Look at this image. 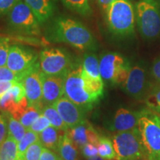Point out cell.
<instances>
[{
	"mask_svg": "<svg viewBox=\"0 0 160 160\" xmlns=\"http://www.w3.org/2000/svg\"><path fill=\"white\" fill-rule=\"evenodd\" d=\"M46 39L52 42L65 43L81 51H94L97 43L86 26L72 18L59 16L51 21Z\"/></svg>",
	"mask_w": 160,
	"mask_h": 160,
	"instance_id": "cell-1",
	"label": "cell"
},
{
	"mask_svg": "<svg viewBox=\"0 0 160 160\" xmlns=\"http://www.w3.org/2000/svg\"><path fill=\"white\" fill-rule=\"evenodd\" d=\"M105 13L108 27L113 34L128 37L133 33L136 14L130 0H113Z\"/></svg>",
	"mask_w": 160,
	"mask_h": 160,
	"instance_id": "cell-2",
	"label": "cell"
},
{
	"mask_svg": "<svg viewBox=\"0 0 160 160\" xmlns=\"http://www.w3.org/2000/svg\"><path fill=\"white\" fill-rule=\"evenodd\" d=\"M148 160H160V117L150 109L140 111L138 124Z\"/></svg>",
	"mask_w": 160,
	"mask_h": 160,
	"instance_id": "cell-3",
	"label": "cell"
},
{
	"mask_svg": "<svg viewBox=\"0 0 160 160\" xmlns=\"http://www.w3.org/2000/svg\"><path fill=\"white\" fill-rule=\"evenodd\" d=\"M64 95L85 111L91 109L98 102L87 88L82 75V62L73 65L66 74Z\"/></svg>",
	"mask_w": 160,
	"mask_h": 160,
	"instance_id": "cell-4",
	"label": "cell"
},
{
	"mask_svg": "<svg viewBox=\"0 0 160 160\" xmlns=\"http://www.w3.org/2000/svg\"><path fill=\"white\" fill-rule=\"evenodd\" d=\"M116 152L115 160L147 159L139 128L117 132L112 138Z\"/></svg>",
	"mask_w": 160,
	"mask_h": 160,
	"instance_id": "cell-5",
	"label": "cell"
},
{
	"mask_svg": "<svg viewBox=\"0 0 160 160\" xmlns=\"http://www.w3.org/2000/svg\"><path fill=\"white\" fill-rule=\"evenodd\" d=\"M136 19L140 34L146 39L160 35V7L155 0H142L136 5Z\"/></svg>",
	"mask_w": 160,
	"mask_h": 160,
	"instance_id": "cell-6",
	"label": "cell"
},
{
	"mask_svg": "<svg viewBox=\"0 0 160 160\" xmlns=\"http://www.w3.org/2000/svg\"><path fill=\"white\" fill-rule=\"evenodd\" d=\"M8 25L17 33L31 36L40 34L39 20L24 0H18L8 13Z\"/></svg>",
	"mask_w": 160,
	"mask_h": 160,
	"instance_id": "cell-7",
	"label": "cell"
},
{
	"mask_svg": "<svg viewBox=\"0 0 160 160\" xmlns=\"http://www.w3.org/2000/svg\"><path fill=\"white\" fill-rule=\"evenodd\" d=\"M74 64L67 51L57 48H47L39 53L40 70L46 75L66 74Z\"/></svg>",
	"mask_w": 160,
	"mask_h": 160,
	"instance_id": "cell-8",
	"label": "cell"
},
{
	"mask_svg": "<svg viewBox=\"0 0 160 160\" xmlns=\"http://www.w3.org/2000/svg\"><path fill=\"white\" fill-rule=\"evenodd\" d=\"M129 64L122 56L115 52L104 53L99 59V71L102 79L118 84L128 74Z\"/></svg>",
	"mask_w": 160,
	"mask_h": 160,
	"instance_id": "cell-9",
	"label": "cell"
},
{
	"mask_svg": "<svg viewBox=\"0 0 160 160\" xmlns=\"http://www.w3.org/2000/svg\"><path fill=\"white\" fill-rule=\"evenodd\" d=\"M36 52L25 46L11 45L6 66L17 73H25L39 62Z\"/></svg>",
	"mask_w": 160,
	"mask_h": 160,
	"instance_id": "cell-10",
	"label": "cell"
},
{
	"mask_svg": "<svg viewBox=\"0 0 160 160\" xmlns=\"http://www.w3.org/2000/svg\"><path fill=\"white\" fill-rule=\"evenodd\" d=\"M40 73L41 70L39 62L22 81L25 88L26 98L28 101L29 106H44L42 103V82Z\"/></svg>",
	"mask_w": 160,
	"mask_h": 160,
	"instance_id": "cell-11",
	"label": "cell"
},
{
	"mask_svg": "<svg viewBox=\"0 0 160 160\" xmlns=\"http://www.w3.org/2000/svg\"><path fill=\"white\" fill-rule=\"evenodd\" d=\"M67 74V73H66ZM66 74L46 75L41 71L42 82V103L45 105H53L58 99L65 94V80Z\"/></svg>",
	"mask_w": 160,
	"mask_h": 160,
	"instance_id": "cell-12",
	"label": "cell"
},
{
	"mask_svg": "<svg viewBox=\"0 0 160 160\" xmlns=\"http://www.w3.org/2000/svg\"><path fill=\"white\" fill-rule=\"evenodd\" d=\"M57 110L68 128H72L85 121V111L65 95L53 105Z\"/></svg>",
	"mask_w": 160,
	"mask_h": 160,
	"instance_id": "cell-13",
	"label": "cell"
},
{
	"mask_svg": "<svg viewBox=\"0 0 160 160\" xmlns=\"http://www.w3.org/2000/svg\"><path fill=\"white\" fill-rule=\"evenodd\" d=\"M123 89L131 97L139 99L143 96L145 88V72L142 68L135 65L130 68L128 76L122 85Z\"/></svg>",
	"mask_w": 160,
	"mask_h": 160,
	"instance_id": "cell-14",
	"label": "cell"
},
{
	"mask_svg": "<svg viewBox=\"0 0 160 160\" xmlns=\"http://www.w3.org/2000/svg\"><path fill=\"white\" fill-rule=\"evenodd\" d=\"M140 111H133L121 108L115 113L112 129L117 132L127 131L138 127Z\"/></svg>",
	"mask_w": 160,
	"mask_h": 160,
	"instance_id": "cell-15",
	"label": "cell"
},
{
	"mask_svg": "<svg viewBox=\"0 0 160 160\" xmlns=\"http://www.w3.org/2000/svg\"><path fill=\"white\" fill-rule=\"evenodd\" d=\"M25 97V90L22 83L17 82L0 96V110L4 113H11L17 104Z\"/></svg>",
	"mask_w": 160,
	"mask_h": 160,
	"instance_id": "cell-16",
	"label": "cell"
},
{
	"mask_svg": "<svg viewBox=\"0 0 160 160\" xmlns=\"http://www.w3.org/2000/svg\"><path fill=\"white\" fill-rule=\"evenodd\" d=\"M31 8L40 24L49 21L57 8V0H24Z\"/></svg>",
	"mask_w": 160,
	"mask_h": 160,
	"instance_id": "cell-17",
	"label": "cell"
},
{
	"mask_svg": "<svg viewBox=\"0 0 160 160\" xmlns=\"http://www.w3.org/2000/svg\"><path fill=\"white\" fill-rule=\"evenodd\" d=\"M79 148L70 137L68 133L65 131L59 137L57 153L64 160H79Z\"/></svg>",
	"mask_w": 160,
	"mask_h": 160,
	"instance_id": "cell-18",
	"label": "cell"
},
{
	"mask_svg": "<svg viewBox=\"0 0 160 160\" xmlns=\"http://www.w3.org/2000/svg\"><path fill=\"white\" fill-rule=\"evenodd\" d=\"M91 124L87 120L75 126V127L68 130V133L73 142L79 150L84 145L88 143V130Z\"/></svg>",
	"mask_w": 160,
	"mask_h": 160,
	"instance_id": "cell-19",
	"label": "cell"
},
{
	"mask_svg": "<svg viewBox=\"0 0 160 160\" xmlns=\"http://www.w3.org/2000/svg\"><path fill=\"white\" fill-rule=\"evenodd\" d=\"M82 65L83 71L89 77L97 80H103L100 75L99 61L95 53H85L83 57Z\"/></svg>",
	"mask_w": 160,
	"mask_h": 160,
	"instance_id": "cell-20",
	"label": "cell"
},
{
	"mask_svg": "<svg viewBox=\"0 0 160 160\" xmlns=\"http://www.w3.org/2000/svg\"><path fill=\"white\" fill-rule=\"evenodd\" d=\"M39 141L45 148L57 152L59 141V133L58 129L51 125L39 134Z\"/></svg>",
	"mask_w": 160,
	"mask_h": 160,
	"instance_id": "cell-21",
	"label": "cell"
},
{
	"mask_svg": "<svg viewBox=\"0 0 160 160\" xmlns=\"http://www.w3.org/2000/svg\"><path fill=\"white\" fill-rule=\"evenodd\" d=\"M18 142L8 135L0 145V160H17Z\"/></svg>",
	"mask_w": 160,
	"mask_h": 160,
	"instance_id": "cell-22",
	"label": "cell"
},
{
	"mask_svg": "<svg viewBox=\"0 0 160 160\" xmlns=\"http://www.w3.org/2000/svg\"><path fill=\"white\" fill-rule=\"evenodd\" d=\"M42 114L48 119L53 127L59 131H67L69 129L59 112L53 105H44L42 108Z\"/></svg>",
	"mask_w": 160,
	"mask_h": 160,
	"instance_id": "cell-23",
	"label": "cell"
},
{
	"mask_svg": "<svg viewBox=\"0 0 160 160\" xmlns=\"http://www.w3.org/2000/svg\"><path fill=\"white\" fill-rule=\"evenodd\" d=\"M4 113V112H3ZM7 118L8 135L11 136L17 142H19L25 134L27 128L19 120L16 119L8 113H4Z\"/></svg>",
	"mask_w": 160,
	"mask_h": 160,
	"instance_id": "cell-24",
	"label": "cell"
},
{
	"mask_svg": "<svg viewBox=\"0 0 160 160\" xmlns=\"http://www.w3.org/2000/svg\"><path fill=\"white\" fill-rule=\"evenodd\" d=\"M67 8L79 14L88 17L92 14V9L89 0H62Z\"/></svg>",
	"mask_w": 160,
	"mask_h": 160,
	"instance_id": "cell-25",
	"label": "cell"
},
{
	"mask_svg": "<svg viewBox=\"0 0 160 160\" xmlns=\"http://www.w3.org/2000/svg\"><path fill=\"white\" fill-rule=\"evenodd\" d=\"M98 154L105 159H116V152L112 140L105 137H100L98 145Z\"/></svg>",
	"mask_w": 160,
	"mask_h": 160,
	"instance_id": "cell-26",
	"label": "cell"
},
{
	"mask_svg": "<svg viewBox=\"0 0 160 160\" xmlns=\"http://www.w3.org/2000/svg\"><path fill=\"white\" fill-rule=\"evenodd\" d=\"M42 108L43 106L38 105H31L28 107L26 111L22 115L19 121L25 126L27 129L31 127L33 122L42 114Z\"/></svg>",
	"mask_w": 160,
	"mask_h": 160,
	"instance_id": "cell-27",
	"label": "cell"
},
{
	"mask_svg": "<svg viewBox=\"0 0 160 160\" xmlns=\"http://www.w3.org/2000/svg\"><path fill=\"white\" fill-rule=\"evenodd\" d=\"M38 140H39V134L32 131L31 130L27 129L22 139L19 142H18V159L23 155L26 150L32 144L35 143Z\"/></svg>",
	"mask_w": 160,
	"mask_h": 160,
	"instance_id": "cell-28",
	"label": "cell"
},
{
	"mask_svg": "<svg viewBox=\"0 0 160 160\" xmlns=\"http://www.w3.org/2000/svg\"><path fill=\"white\" fill-rule=\"evenodd\" d=\"M145 103L148 109L160 116V85L152 89L146 97Z\"/></svg>",
	"mask_w": 160,
	"mask_h": 160,
	"instance_id": "cell-29",
	"label": "cell"
},
{
	"mask_svg": "<svg viewBox=\"0 0 160 160\" xmlns=\"http://www.w3.org/2000/svg\"><path fill=\"white\" fill-rule=\"evenodd\" d=\"M30 71L25 72V73H17L15 72L12 71L7 66H2V67H0V82H22V79L29 73Z\"/></svg>",
	"mask_w": 160,
	"mask_h": 160,
	"instance_id": "cell-30",
	"label": "cell"
},
{
	"mask_svg": "<svg viewBox=\"0 0 160 160\" xmlns=\"http://www.w3.org/2000/svg\"><path fill=\"white\" fill-rule=\"evenodd\" d=\"M44 146L42 145L39 140L32 144L30 147L26 150L23 155L19 159L22 160H39L42 152Z\"/></svg>",
	"mask_w": 160,
	"mask_h": 160,
	"instance_id": "cell-31",
	"label": "cell"
},
{
	"mask_svg": "<svg viewBox=\"0 0 160 160\" xmlns=\"http://www.w3.org/2000/svg\"><path fill=\"white\" fill-rule=\"evenodd\" d=\"M10 47L9 38L5 36L0 37V67L6 66Z\"/></svg>",
	"mask_w": 160,
	"mask_h": 160,
	"instance_id": "cell-32",
	"label": "cell"
},
{
	"mask_svg": "<svg viewBox=\"0 0 160 160\" xmlns=\"http://www.w3.org/2000/svg\"><path fill=\"white\" fill-rule=\"evenodd\" d=\"M51 124L50 121L45 115L41 114L37 119L33 122L31 127L28 129L31 130L32 131L39 134L41 132H42L44 130L51 126Z\"/></svg>",
	"mask_w": 160,
	"mask_h": 160,
	"instance_id": "cell-33",
	"label": "cell"
},
{
	"mask_svg": "<svg viewBox=\"0 0 160 160\" xmlns=\"http://www.w3.org/2000/svg\"><path fill=\"white\" fill-rule=\"evenodd\" d=\"M81 151L83 157L87 159L99 155L98 154V148L96 145L89 142L82 148Z\"/></svg>",
	"mask_w": 160,
	"mask_h": 160,
	"instance_id": "cell-34",
	"label": "cell"
},
{
	"mask_svg": "<svg viewBox=\"0 0 160 160\" xmlns=\"http://www.w3.org/2000/svg\"><path fill=\"white\" fill-rule=\"evenodd\" d=\"M8 137V122L5 113H0V145Z\"/></svg>",
	"mask_w": 160,
	"mask_h": 160,
	"instance_id": "cell-35",
	"label": "cell"
},
{
	"mask_svg": "<svg viewBox=\"0 0 160 160\" xmlns=\"http://www.w3.org/2000/svg\"><path fill=\"white\" fill-rule=\"evenodd\" d=\"M18 0H0V16L8 14Z\"/></svg>",
	"mask_w": 160,
	"mask_h": 160,
	"instance_id": "cell-36",
	"label": "cell"
},
{
	"mask_svg": "<svg viewBox=\"0 0 160 160\" xmlns=\"http://www.w3.org/2000/svg\"><path fill=\"white\" fill-rule=\"evenodd\" d=\"M60 158L57 151L44 147L39 160H59Z\"/></svg>",
	"mask_w": 160,
	"mask_h": 160,
	"instance_id": "cell-37",
	"label": "cell"
},
{
	"mask_svg": "<svg viewBox=\"0 0 160 160\" xmlns=\"http://www.w3.org/2000/svg\"><path fill=\"white\" fill-rule=\"evenodd\" d=\"M100 136L97 133V131L93 128V126L91 125L88 130V142L93 144L98 147L99 143Z\"/></svg>",
	"mask_w": 160,
	"mask_h": 160,
	"instance_id": "cell-38",
	"label": "cell"
},
{
	"mask_svg": "<svg viewBox=\"0 0 160 160\" xmlns=\"http://www.w3.org/2000/svg\"><path fill=\"white\" fill-rule=\"evenodd\" d=\"M151 73L154 79L160 83V59L156 61L152 66Z\"/></svg>",
	"mask_w": 160,
	"mask_h": 160,
	"instance_id": "cell-39",
	"label": "cell"
},
{
	"mask_svg": "<svg viewBox=\"0 0 160 160\" xmlns=\"http://www.w3.org/2000/svg\"><path fill=\"white\" fill-rule=\"evenodd\" d=\"M18 82H0V96L13 87Z\"/></svg>",
	"mask_w": 160,
	"mask_h": 160,
	"instance_id": "cell-40",
	"label": "cell"
},
{
	"mask_svg": "<svg viewBox=\"0 0 160 160\" xmlns=\"http://www.w3.org/2000/svg\"><path fill=\"white\" fill-rule=\"evenodd\" d=\"M113 0H96L98 5L100 7V8L105 13H106L108 8H109L110 5L113 2Z\"/></svg>",
	"mask_w": 160,
	"mask_h": 160,
	"instance_id": "cell-41",
	"label": "cell"
},
{
	"mask_svg": "<svg viewBox=\"0 0 160 160\" xmlns=\"http://www.w3.org/2000/svg\"><path fill=\"white\" fill-rule=\"evenodd\" d=\"M87 160H112V159H105L102 157H99V156H96V157L90 158V159H88Z\"/></svg>",
	"mask_w": 160,
	"mask_h": 160,
	"instance_id": "cell-42",
	"label": "cell"
},
{
	"mask_svg": "<svg viewBox=\"0 0 160 160\" xmlns=\"http://www.w3.org/2000/svg\"><path fill=\"white\" fill-rule=\"evenodd\" d=\"M139 160H148L147 159H139Z\"/></svg>",
	"mask_w": 160,
	"mask_h": 160,
	"instance_id": "cell-43",
	"label": "cell"
},
{
	"mask_svg": "<svg viewBox=\"0 0 160 160\" xmlns=\"http://www.w3.org/2000/svg\"><path fill=\"white\" fill-rule=\"evenodd\" d=\"M4 35H2V34H0V37H3Z\"/></svg>",
	"mask_w": 160,
	"mask_h": 160,
	"instance_id": "cell-44",
	"label": "cell"
},
{
	"mask_svg": "<svg viewBox=\"0 0 160 160\" xmlns=\"http://www.w3.org/2000/svg\"><path fill=\"white\" fill-rule=\"evenodd\" d=\"M59 160H64V159H62V158H60V159H59Z\"/></svg>",
	"mask_w": 160,
	"mask_h": 160,
	"instance_id": "cell-45",
	"label": "cell"
},
{
	"mask_svg": "<svg viewBox=\"0 0 160 160\" xmlns=\"http://www.w3.org/2000/svg\"><path fill=\"white\" fill-rule=\"evenodd\" d=\"M17 160H22V159H17Z\"/></svg>",
	"mask_w": 160,
	"mask_h": 160,
	"instance_id": "cell-46",
	"label": "cell"
}]
</instances>
